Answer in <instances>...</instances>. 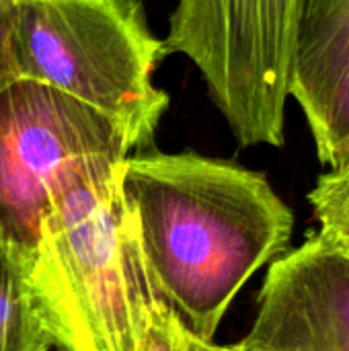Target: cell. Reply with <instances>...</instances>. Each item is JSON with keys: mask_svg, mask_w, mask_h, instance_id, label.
<instances>
[{"mask_svg": "<svg viewBox=\"0 0 349 351\" xmlns=\"http://www.w3.org/2000/svg\"><path fill=\"white\" fill-rule=\"evenodd\" d=\"M134 150L99 109L31 78L0 88V243L33 259L49 193L80 154Z\"/></svg>", "mask_w": 349, "mask_h": 351, "instance_id": "5", "label": "cell"}, {"mask_svg": "<svg viewBox=\"0 0 349 351\" xmlns=\"http://www.w3.org/2000/svg\"><path fill=\"white\" fill-rule=\"evenodd\" d=\"M243 339L261 351H349V263L317 232L272 261Z\"/></svg>", "mask_w": 349, "mask_h": 351, "instance_id": "6", "label": "cell"}, {"mask_svg": "<svg viewBox=\"0 0 349 351\" xmlns=\"http://www.w3.org/2000/svg\"><path fill=\"white\" fill-rule=\"evenodd\" d=\"M121 193L156 300L193 335H214L243 286L282 257L294 214L267 177L195 152L128 156Z\"/></svg>", "mask_w": 349, "mask_h": 351, "instance_id": "1", "label": "cell"}, {"mask_svg": "<svg viewBox=\"0 0 349 351\" xmlns=\"http://www.w3.org/2000/svg\"><path fill=\"white\" fill-rule=\"evenodd\" d=\"M226 351H261V350L249 348V346H245V343L241 341V343H234V346H226Z\"/></svg>", "mask_w": 349, "mask_h": 351, "instance_id": "12", "label": "cell"}, {"mask_svg": "<svg viewBox=\"0 0 349 351\" xmlns=\"http://www.w3.org/2000/svg\"><path fill=\"white\" fill-rule=\"evenodd\" d=\"M16 0H0V88L19 78L14 60Z\"/></svg>", "mask_w": 349, "mask_h": 351, "instance_id": "11", "label": "cell"}, {"mask_svg": "<svg viewBox=\"0 0 349 351\" xmlns=\"http://www.w3.org/2000/svg\"><path fill=\"white\" fill-rule=\"evenodd\" d=\"M290 97L319 160L327 169L349 162V0H300Z\"/></svg>", "mask_w": 349, "mask_h": 351, "instance_id": "7", "label": "cell"}, {"mask_svg": "<svg viewBox=\"0 0 349 351\" xmlns=\"http://www.w3.org/2000/svg\"><path fill=\"white\" fill-rule=\"evenodd\" d=\"M58 351H68V350H64V348H60V350H58Z\"/></svg>", "mask_w": 349, "mask_h": 351, "instance_id": "13", "label": "cell"}, {"mask_svg": "<svg viewBox=\"0 0 349 351\" xmlns=\"http://www.w3.org/2000/svg\"><path fill=\"white\" fill-rule=\"evenodd\" d=\"M300 0H179L165 56L183 53L243 146H282Z\"/></svg>", "mask_w": 349, "mask_h": 351, "instance_id": "4", "label": "cell"}, {"mask_svg": "<svg viewBox=\"0 0 349 351\" xmlns=\"http://www.w3.org/2000/svg\"><path fill=\"white\" fill-rule=\"evenodd\" d=\"M125 154H80L56 179L29 267L58 348L138 351L156 296L121 193Z\"/></svg>", "mask_w": 349, "mask_h": 351, "instance_id": "2", "label": "cell"}, {"mask_svg": "<svg viewBox=\"0 0 349 351\" xmlns=\"http://www.w3.org/2000/svg\"><path fill=\"white\" fill-rule=\"evenodd\" d=\"M138 351H226V346H216L214 341L193 335L160 300H156L150 308Z\"/></svg>", "mask_w": 349, "mask_h": 351, "instance_id": "10", "label": "cell"}, {"mask_svg": "<svg viewBox=\"0 0 349 351\" xmlns=\"http://www.w3.org/2000/svg\"><path fill=\"white\" fill-rule=\"evenodd\" d=\"M31 259L0 243V351H49L56 346L29 282Z\"/></svg>", "mask_w": 349, "mask_h": 351, "instance_id": "8", "label": "cell"}, {"mask_svg": "<svg viewBox=\"0 0 349 351\" xmlns=\"http://www.w3.org/2000/svg\"><path fill=\"white\" fill-rule=\"evenodd\" d=\"M319 234L349 263V162L323 173L309 191Z\"/></svg>", "mask_w": 349, "mask_h": 351, "instance_id": "9", "label": "cell"}, {"mask_svg": "<svg viewBox=\"0 0 349 351\" xmlns=\"http://www.w3.org/2000/svg\"><path fill=\"white\" fill-rule=\"evenodd\" d=\"M165 58L140 0H16L19 78L49 84L117 121L148 148L169 95L152 84Z\"/></svg>", "mask_w": 349, "mask_h": 351, "instance_id": "3", "label": "cell"}]
</instances>
